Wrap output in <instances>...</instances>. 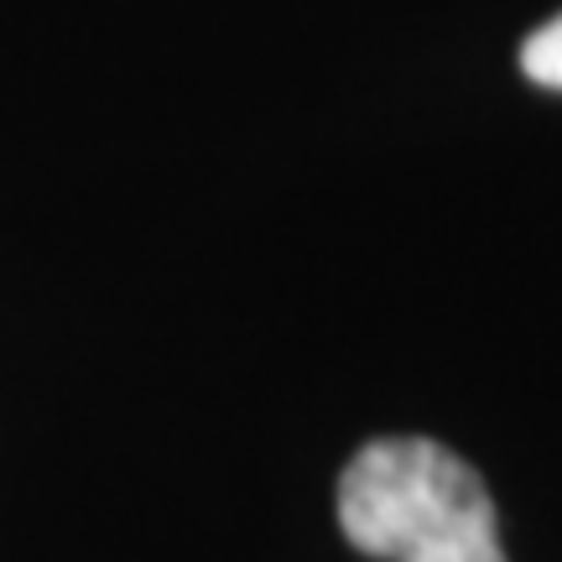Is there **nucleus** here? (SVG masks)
<instances>
[{
  "instance_id": "nucleus-1",
  "label": "nucleus",
  "mask_w": 562,
  "mask_h": 562,
  "mask_svg": "<svg viewBox=\"0 0 562 562\" xmlns=\"http://www.w3.org/2000/svg\"><path fill=\"white\" fill-rule=\"evenodd\" d=\"M349 547L385 562H505L484 480L432 438H375L339 474Z\"/></svg>"
},
{
  "instance_id": "nucleus-2",
  "label": "nucleus",
  "mask_w": 562,
  "mask_h": 562,
  "mask_svg": "<svg viewBox=\"0 0 562 562\" xmlns=\"http://www.w3.org/2000/svg\"><path fill=\"white\" fill-rule=\"evenodd\" d=\"M521 74L542 89H558L562 94V16H552L547 26H537L521 47Z\"/></svg>"
}]
</instances>
